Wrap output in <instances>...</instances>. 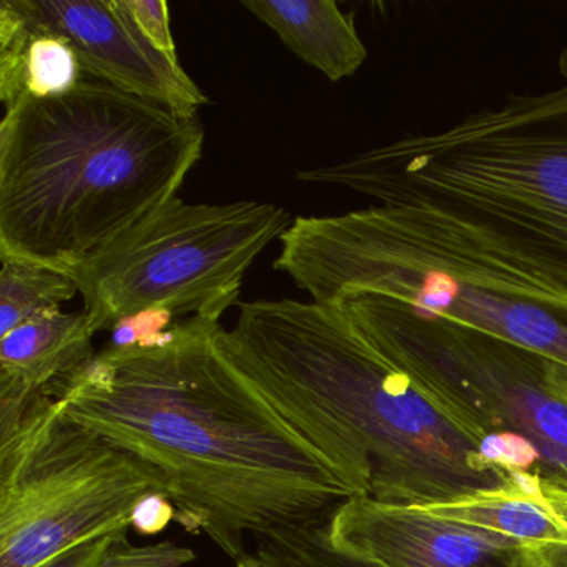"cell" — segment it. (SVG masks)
<instances>
[{"label": "cell", "instance_id": "obj_19", "mask_svg": "<svg viewBox=\"0 0 567 567\" xmlns=\"http://www.w3.org/2000/svg\"><path fill=\"white\" fill-rule=\"evenodd\" d=\"M125 9L152 48L178 62L177 45L171 29V12L165 0H124Z\"/></svg>", "mask_w": 567, "mask_h": 567}, {"label": "cell", "instance_id": "obj_3", "mask_svg": "<svg viewBox=\"0 0 567 567\" xmlns=\"http://www.w3.org/2000/svg\"><path fill=\"white\" fill-rule=\"evenodd\" d=\"M204 142L198 118L94 79L18 99L0 124V258L69 274L177 197Z\"/></svg>", "mask_w": 567, "mask_h": 567}, {"label": "cell", "instance_id": "obj_17", "mask_svg": "<svg viewBox=\"0 0 567 567\" xmlns=\"http://www.w3.org/2000/svg\"><path fill=\"white\" fill-rule=\"evenodd\" d=\"M195 560V553L177 544L134 546L128 543L127 530L117 533L112 540L105 567H184Z\"/></svg>", "mask_w": 567, "mask_h": 567}, {"label": "cell", "instance_id": "obj_2", "mask_svg": "<svg viewBox=\"0 0 567 567\" xmlns=\"http://www.w3.org/2000/svg\"><path fill=\"white\" fill-rule=\"evenodd\" d=\"M217 344L354 496L426 507L509 480L487 463L484 437L337 305L245 301Z\"/></svg>", "mask_w": 567, "mask_h": 567}, {"label": "cell", "instance_id": "obj_22", "mask_svg": "<svg viewBox=\"0 0 567 567\" xmlns=\"http://www.w3.org/2000/svg\"><path fill=\"white\" fill-rule=\"evenodd\" d=\"M529 547L539 567H567V544H537Z\"/></svg>", "mask_w": 567, "mask_h": 567}, {"label": "cell", "instance_id": "obj_4", "mask_svg": "<svg viewBox=\"0 0 567 567\" xmlns=\"http://www.w3.org/2000/svg\"><path fill=\"white\" fill-rule=\"evenodd\" d=\"M295 177L436 215L567 281V84Z\"/></svg>", "mask_w": 567, "mask_h": 567}, {"label": "cell", "instance_id": "obj_21", "mask_svg": "<svg viewBox=\"0 0 567 567\" xmlns=\"http://www.w3.org/2000/svg\"><path fill=\"white\" fill-rule=\"evenodd\" d=\"M114 536L115 534H112V536L99 537V539L79 544V546L45 560L38 567H105Z\"/></svg>", "mask_w": 567, "mask_h": 567}, {"label": "cell", "instance_id": "obj_20", "mask_svg": "<svg viewBox=\"0 0 567 567\" xmlns=\"http://www.w3.org/2000/svg\"><path fill=\"white\" fill-rule=\"evenodd\" d=\"M174 520H177L174 503L164 493L152 491L135 504L131 527L144 536H154L167 529Z\"/></svg>", "mask_w": 567, "mask_h": 567}, {"label": "cell", "instance_id": "obj_8", "mask_svg": "<svg viewBox=\"0 0 567 567\" xmlns=\"http://www.w3.org/2000/svg\"><path fill=\"white\" fill-rule=\"evenodd\" d=\"M340 307L471 430L523 437L540 476L567 486V398L554 384L553 360L383 295H354Z\"/></svg>", "mask_w": 567, "mask_h": 567}, {"label": "cell", "instance_id": "obj_24", "mask_svg": "<svg viewBox=\"0 0 567 567\" xmlns=\"http://www.w3.org/2000/svg\"><path fill=\"white\" fill-rule=\"evenodd\" d=\"M557 68H559V74L567 81V45L563 49V52H560Z\"/></svg>", "mask_w": 567, "mask_h": 567}, {"label": "cell", "instance_id": "obj_15", "mask_svg": "<svg viewBox=\"0 0 567 567\" xmlns=\"http://www.w3.org/2000/svg\"><path fill=\"white\" fill-rule=\"evenodd\" d=\"M0 337L21 324L61 313V307L79 293L65 271L31 261L0 258Z\"/></svg>", "mask_w": 567, "mask_h": 567}, {"label": "cell", "instance_id": "obj_5", "mask_svg": "<svg viewBox=\"0 0 567 567\" xmlns=\"http://www.w3.org/2000/svg\"><path fill=\"white\" fill-rule=\"evenodd\" d=\"M275 270L311 301L373 293L519 344L567 367V281L413 208L297 217Z\"/></svg>", "mask_w": 567, "mask_h": 567}, {"label": "cell", "instance_id": "obj_23", "mask_svg": "<svg viewBox=\"0 0 567 567\" xmlns=\"http://www.w3.org/2000/svg\"><path fill=\"white\" fill-rule=\"evenodd\" d=\"M550 374H553L554 384L559 388L560 393L567 398V367L553 360L550 364Z\"/></svg>", "mask_w": 567, "mask_h": 567}, {"label": "cell", "instance_id": "obj_9", "mask_svg": "<svg viewBox=\"0 0 567 567\" xmlns=\"http://www.w3.org/2000/svg\"><path fill=\"white\" fill-rule=\"evenodd\" d=\"M25 29L61 35L74 48L85 78L197 118L210 99L181 62L152 48L124 0H8Z\"/></svg>", "mask_w": 567, "mask_h": 567}, {"label": "cell", "instance_id": "obj_18", "mask_svg": "<svg viewBox=\"0 0 567 567\" xmlns=\"http://www.w3.org/2000/svg\"><path fill=\"white\" fill-rule=\"evenodd\" d=\"M175 315L162 308H147L122 318L111 330V340L105 348L131 350L161 343L174 327Z\"/></svg>", "mask_w": 567, "mask_h": 567}, {"label": "cell", "instance_id": "obj_12", "mask_svg": "<svg viewBox=\"0 0 567 567\" xmlns=\"http://www.w3.org/2000/svg\"><path fill=\"white\" fill-rule=\"evenodd\" d=\"M424 509L503 534L524 546L567 544V486L539 474L509 473L503 486Z\"/></svg>", "mask_w": 567, "mask_h": 567}, {"label": "cell", "instance_id": "obj_16", "mask_svg": "<svg viewBox=\"0 0 567 567\" xmlns=\"http://www.w3.org/2000/svg\"><path fill=\"white\" fill-rule=\"evenodd\" d=\"M245 559L254 567H377L334 549L327 524L258 540Z\"/></svg>", "mask_w": 567, "mask_h": 567}, {"label": "cell", "instance_id": "obj_25", "mask_svg": "<svg viewBox=\"0 0 567 567\" xmlns=\"http://www.w3.org/2000/svg\"><path fill=\"white\" fill-rule=\"evenodd\" d=\"M237 567H254V566H251V564L248 563V560L241 559V560H238Z\"/></svg>", "mask_w": 567, "mask_h": 567}, {"label": "cell", "instance_id": "obj_14", "mask_svg": "<svg viewBox=\"0 0 567 567\" xmlns=\"http://www.w3.org/2000/svg\"><path fill=\"white\" fill-rule=\"evenodd\" d=\"M85 74L74 48L61 35L24 28L8 0L0 2V99H58L74 91Z\"/></svg>", "mask_w": 567, "mask_h": 567}, {"label": "cell", "instance_id": "obj_7", "mask_svg": "<svg viewBox=\"0 0 567 567\" xmlns=\"http://www.w3.org/2000/svg\"><path fill=\"white\" fill-rule=\"evenodd\" d=\"M158 474L39 396L0 433V567H38L131 527Z\"/></svg>", "mask_w": 567, "mask_h": 567}, {"label": "cell", "instance_id": "obj_10", "mask_svg": "<svg viewBox=\"0 0 567 567\" xmlns=\"http://www.w3.org/2000/svg\"><path fill=\"white\" fill-rule=\"evenodd\" d=\"M331 546L377 567H539L529 546L424 507L354 496L327 524Z\"/></svg>", "mask_w": 567, "mask_h": 567}, {"label": "cell", "instance_id": "obj_11", "mask_svg": "<svg viewBox=\"0 0 567 567\" xmlns=\"http://www.w3.org/2000/svg\"><path fill=\"white\" fill-rule=\"evenodd\" d=\"M94 337L84 311L39 318L0 337V433L35 398L62 396L97 354Z\"/></svg>", "mask_w": 567, "mask_h": 567}, {"label": "cell", "instance_id": "obj_13", "mask_svg": "<svg viewBox=\"0 0 567 567\" xmlns=\"http://www.w3.org/2000/svg\"><path fill=\"white\" fill-rule=\"evenodd\" d=\"M241 6L328 81L353 78L367 61L353 16L334 0H244Z\"/></svg>", "mask_w": 567, "mask_h": 567}, {"label": "cell", "instance_id": "obj_1", "mask_svg": "<svg viewBox=\"0 0 567 567\" xmlns=\"http://www.w3.org/2000/svg\"><path fill=\"white\" fill-rule=\"evenodd\" d=\"M220 328L192 317L152 347L102 348L59 400L151 466L177 523L238 563L250 537L324 526L354 494L228 363Z\"/></svg>", "mask_w": 567, "mask_h": 567}, {"label": "cell", "instance_id": "obj_6", "mask_svg": "<svg viewBox=\"0 0 567 567\" xmlns=\"http://www.w3.org/2000/svg\"><path fill=\"white\" fill-rule=\"evenodd\" d=\"M291 224L274 204L175 197L69 275L95 334L147 308L218 321L238 303L248 268Z\"/></svg>", "mask_w": 567, "mask_h": 567}]
</instances>
